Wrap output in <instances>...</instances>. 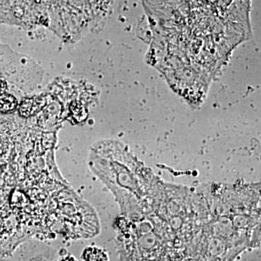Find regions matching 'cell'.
<instances>
[{
	"instance_id": "1",
	"label": "cell",
	"mask_w": 261,
	"mask_h": 261,
	"mask_svg": "<svg viewBox=\"0 0 261 261\" xmlns=\"http://www.w3.org/2000/svg\"><path fill=\"white\" fill-rule=\"evenodd\" d=\"M82 258L84 261H109L107 253L96 247H89L84 250Z\"/></svg>"
},
{
	"instance_id": "2",
	"label": "cell",
	"mask_w": 261,
	"mask_h": 261,
	"mask_svg": "<svg viewBox=\"0 0 261 261\" xmlns=\"http://www.w3.org/2000/svg\"><path fill=\"white\" fill-rule=\"evenodd\" d=\"M42 101L39 99H27L23 101L20 106V113L23 116L28 117L34 114L42 108Z\"/></svg>"
},
{
	"instance_id": "3",
	"label": "cell",
	"mask_w": 261,
	"mask_h": 261,
	"mask_svg": "<svg viewBox=\"0 0 261 261\" xmlns=\"http://www.w3.org/2000/svg\"><path fill=\"white\" fill-rule=\"evenodd\" d=\"M18 106V102L13 96L8 94L0 95V112L10 113L13 112Z\"/></svg>"
},
{
	"instance_id": "4",
	"label": "cell",
	"mask_w": 261,
	"mask_h": 261,
	"mask_svg": "<svg viewBox=\"0 0 261 261\" xmlns=\"http://www.w3.org/2000/svg\"><path fill=\"white\" fill-rule=\"evenodd\" d=\"M7 88H8V84H7L6 81H5L4 78L0 76V95L5 94Z\"/></svg>"
}]
</instances>
